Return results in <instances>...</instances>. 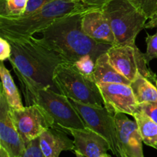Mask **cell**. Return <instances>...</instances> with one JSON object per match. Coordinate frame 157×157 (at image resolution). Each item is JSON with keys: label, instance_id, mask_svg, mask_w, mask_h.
Listing matches in <instances>:
<instances>
[{"label": "cell", "instance_id": "cell-1", "mask_svg": "<svg viewBox=\"0 0 157 157\" xmlns=\"http://www.w3.org/2000/svg\"><path fill=\"white\" fill-rule=\"evenodd\" d=\"M6 39L12 46L9 61L21 83L26 104L32 105L39 90H55L54 72L60 64L65 61L33 36Z\"/></svg>", "mask_w": 157, "mask_h": 157}, {"label": "cell", "instance_id": "cell-2", "mask_svg": "<svg viewBox=\"0 0 157 157\" xmlns=\"http://www.w3.org/2000/svg\"><path fill=\"white\" fill-rule=\"evenodd\" d=\"M88 11L90 10L67 15L57 20L41 32L42 37L38 39L58 53L67 63L74 64L85 55H90L96 61L112 45L98 42L82 30V17Z\"/></svg>", "mask_w": 157, "mask_h": 157}, {"label": "cell", "instance_id": "cell-3", "mask_svg": "<svg viewBox=\"0 0 157 157\" xmlns=\"http://www.w3.org/2000/svg\"><path fill=\"white\" fill-rule=\"evenodd\" d=\"M95 8L81 0H52L26 17L0 18V36L12 39L33 36L60 18Z\"/></svg>", "mask_w": 157, "mask_h": 157}, {"label": "cell", "instance_id": "cell-4", "mask_svg": "<svg viewBox=\"0 0 157 157\" xmlns=\"http://www.w3.org/2000/svg\"><path fill=\"white\" fill-rule=\"evenodd\" d=\"M118 45L136 44L148 18L129 0H112L102 7ZM115 44V45H116Z\"/></svg>", "mask_w": 157, "mask_h": 157}, {"label": "cell", "instance_id": "cell-5", "mask_svg": "<svg viewBox=\"0 0 157 157\" xmlns=\"http://www.w3.org/2000/svg\"><path fill=\"white\" fill-rule=\"evenodd\" d=\"M53 83L60 94L87 104H104L98 84L80 73L73 64L63 62L54 72Z\"/></svg>", "mask_w": 157, "mask_h": 157}, {"label": "cell", "instance_id": "cell-6", "mask_svg": "<svg viewBox=\"0 0 157 157\" xmlns=\"http://www.w3.org/2000/svg\"><path fill=\"white\" fill-rule=\"evenodd\" d=\"M42 107L55 121V127L67 130L69 128H84V122L70 99L52 88L42 89L37 94L33 104ZM67 132V131H66Z\"/></svg>", "mask_w": 157, "mask_h": 157}, {"label": "cell", "instance_id": "cell-7", "mask_svg": "<svg viewBox=\"0 0 157 157\" xmlns=\"http://www.w3.org/2000/svg\"><path fill=\"white\" fill-rule=\"evenodd\" d=\"M72 105L79 113L86 127L94 130L108 141L110 151L117 157H121L114 115L105 107L87 104L70 99Z\"/></svg>", "mask_w": 157, "mask_h": 157}, {"label": "cell", "instance_id": "cell-8", "mask_svg": "<svg viewBox=\"0 0 157 157\" xmlns=\"http://www.w3.org/2000/svg\"><path fill=\"white\" fill-rule=\"evenodd\" d=\"M107 54L113 67L130 82L140 74L156 85V75L148 67L145 55L136 44L112 45L107 51Z\"/></svg>", "mask_w": 157, "mask_h": 157}, {"label": "cell", "instance_id": "cell-9", "mask_svg": "<svg viewBox=\"0 0 157 157\" xmlns=\"http://www.w3.org/2000/svg\"><path fill=\"white\" fill-rule=\"evenodd\" d=\"M10 110L15 127L25 146L39 137L46 130L55 127L53 118L38 104H34L19 110Z\"/></svg>", "mask_w": 157, "mask_h": 157}, {"label": "cell", "instance_id": "cell-10", "mask_svg": "<svg viewBox=\"0 0 157 157\" xmlns=\"http://www.w3.org/2000/svg\"><path fill=\"white\" fill-rule=\"evenodd\" d=\"M104 107L113 115L124 113L133 116L138 110L131 87L121 83L98 84Z\"/></svg>", "mask_w": 157, "mask_h": 157}, {"label": "cell", "instance_id": "cell-11", "mask_svg": "<svg viewBox=\"0 0 157 157\" xmlns=\"http://www.w3.org/2000/svg\"><path fill=\"white\" fill-rule=\"evenodd\" d=\"M121 157H144L142 136L135 121L124 113L114 115Z\"/></svg>", "mask_w": 157, "mask_h": 157}, {"label": "cell", "instance_id": "cell-12", "mask_svg": "<svg viewBox=\"0 0 157 157\" xmlns=\"http://www.w3.org/2000/svg\"><path fill=\"white\" fill-rule=\"evenodd\" d=\"M0 147L10 157H21L26 146L18 133L11 114L10 107L2 93H0Z\"/></svg>", "mask_w": 157, "mask_h": 157}, {"label": "cell", "instance_id": "cell-13", "mask_svg": "<svg viewBox=\"0 0 157 157\" xmlns=\"http://www.w3.org/2000/svg\"><path fill=\"white\" fill-rule=\"evenodd\" d=\"M66 131L74 137V152H78L84 157H101L110 150L108 141L87 127L69 128Z\"/></svg>", "mask_w": 157, "mask_h": 157}, {"label": "cell", "instance_id": "cell-14", "mask_svg": "<svg viewBox=\"0 0 157 157\" xmlns=\"http://www.w3.org/2000/svg\"><path fill=\"white\" fill-rule=\"evenodd\" d=\"M81 27L84 33L99 43L116 44V39L110 22L102 8H95L82 17Z\"/></svg>", "mask_w": 157, "mask_h": 157}, {"label": "cell", "instance_id": "cell-15", "mask_svg": "<svg viewBox=\"0 0 157 157\" xmlns=\"http://www.w3.org/2000/svg\"><path fill=\"white\" fill-rule=\"evenodd\" d=\"M67 132L58 127H52L39 136L40 147L45 157H59L62 151L75 150V144L66 134Z\"/></svg>", "mask_w": 157, "mask_h": 157}, {"label": "cell", "instance_id": "cell-16", "mask_svg": "<svg viewBox=\"0 0 157 157\" xmlns=\"http://www.w3.org/2000/svg\"><path fill=\"white\" fill-rule=\"evenodd\" d=\"M94 82L98 84L121 83L130 84V81L121 75L111 64L107 52L101 55L96 61L94 74Z\"/></svg>", "mask_w": 157, "mask_h": 157}, {"label": "cell", "instance_id": "cell-17", "mask_svg": "<svg viewBox=\"0 0 157 157\" xmlns=\"http://www.w3.org/2000/svg\"><path fill=\"white\" fill-rule=\"evenodd\" d=\"M0 77L2 81L1 92L4 94L11 110H19L24 107L19 92L15 85L10 72L1 61Z\"/></svg>", "mask_w": 157, "mask_h": 157}, {"label": "cell", "instance_id": "cell-18", "mask_svg": "<svg viewBox=\"0 0 157 157\" xmlns=\"http://www.w3.org/2000/svg\"><path fill=\"white\" fill-rule=\"evenodd\" d=\"M130 86L138 104L143 103L157 102V87L147 78L137 75Z\"/></svg>", "mask_w": 157, "mask_h": 157}, {"label": "cell", "instance_id": "cell-19", "mask_svg": "<svg viewBox=\"0 0 157 157\" xmlns=\"http://www.w3.org/2000/svg\"><path fill=\"white\" fill-rule=\"evenodd\" d=\"M137 124L143 141L146 145L157 150V124L145 113L137 110L133 115Z\"/></svg>", "mask_w": 157, "mask_h": 157}, {"label": "cell", "instance_id": "cell-20", "mask_svg": "<svg viewBox=\"0 0 157 157\" xmlns=\"http://www.w3.org/2000/svg\"><path fill=\"white\" fill-rule=\"evenodd\" d=\"M29 0H0V18H18L23 15Z\"/></svg>", "mask_w": 157, "mask_h": 157}, {"label": "cell", "instance_id": "cell-21", "mask_svg": "<svg viewBox=\"0 0 157 157\" xmlns=\"http://www.w3.org/2000/svg\"><path fill=\"white\" fill-rule=\"evenodd\" d=\"M73 64L78 69L80 73L82 74L87 79L94 82V74L96 61L94 60V58L90 55L83 56L82 58L78 60Z\"/></svg>", "mask_w": 157, "mask_h": 157}, {"label": "cell", "instance_id": "cell-22", "mask_svg": "<svg viewBox=\"0 0 157 157\" xmlns=\"http://www.w3.org/2000/svg\"><path fill=\"white\" fill-rule=\"evenodd\" d=\"M148 19L157 14V0H129Z\"/></svg>", "mask_w": 157, "mask_h": 157}, {"label": "cell", "instance_id": "cell-23", "mask_svg": "<svg viewBox=\"0 0 157 157\" xmlns=\"http://www.w3.org/2000/svg\"><path fill=\"white\" fill-rule=\"evenodd\" d=\"M146 41L147 47L144 55L147 63L150 64L152 60L157 58V31L153 35H147Z\"/></svg>", "mask_w": 157, "mask_h": 157}, {"label": "cell", "instance_id": "cell-24", "mask_svg": "<svg viewBox=\"0 0 157 157\" xmlns=\"http://www.w3.org/2000/svg\"><path fill=\"white\" fill-rule=\"evenodd\" d=\"M21 157H45L40 147L39 137L31 141L26 146L25 150Z\"/></svg>", "mask_w": 157, "mask_h": 157}, {"label": "cell", "instance_id": "cell-25", "mask_svg": "<svg viewBox=\"0 0 157 157\" xmlns=\"http://www.w3.org/2000/svg\"><path fill=\"white\" fill-rule=\"evenodd\" d=\"M138 110L157 124V102L143 103L138 104Z\"/></svg>", "mask_w": 157, "mask_h": 157}, {"label": "cell", "instance_id": "cell-26", "mask_svg": "<svg viewBox=\"0 0 157 157\" xmlns=\"http://www.w3.org/2000/svg\"><path fill=\"white\" fill-rule=\"evenodd\" d=\"M52 1V0H29L25 12L21 17H26L28 15H30L31 14L34 13L37 10L41 9V7H43L44 5ZM21 17H20V18H21Z\"/></svg>", "mask_w": 157, "mask_h": 157}, {"label": "cell", "instance_id": "cell-27", "mask_svg": "<svg viewBox=\"0 0 157 157\" xmlns=\"http://www.w3.org/2000/svg\"><path fill=\"white\" fill-rule=\"evenodd\" d=\"M0 61L9 60L12 55V46L6 38L0 36Z\"/></svg>", "mask_w": 157, "mask_h": 157}, {"label": "cell", "instance_id": "cell-28", "mask_svg": "<svg viewBox=\"0 0 157 157\" xmlns=\"http://www.w3.org/2000/svg\"><path fill=\"white\" fill-rule=\"evenodd\" d=\"M82 2L87 5L88 6L97 8H102L108 2H110L112 0H81Z\"/></svg>", "mask_w": 157, "mask_h": 157}, {"label": "cell", "instance_id": "cell-29", "mask_svg": "<svg viewBox=\"0 0 157 157\" xmlns=\"http://www.w3.org/2000/svg\"><path fill=\"white\" fill-rule=\"evenodd\" d=\"M157 27V14L155 15L152 18H150L148 22L146 23V29H152V28Z\"/></svg>", "mask_w": 157, "mask_h": 157}, {"label": "cell", "instance_id": "cell-30", "mask_svg": "<svg viewBox=\"0 0 157 157\" xmlns=\"http://www.w3.org/2000/svg\"><path fill=\"white\" fill-rule=\"evenodd\" d=\"M0 157H10V156L5 149H3L2 147H0Z\"/></svg>", "mask_w": 157, "mask_h": 157}, {"label": "cell", "instance_id": "cell-31", "mask_svg": "<svg viewBox=\"0 0 157 157\" xmlns=\"http://www.w3.org/2000/svg\"><path fill=\"white\" fill-rule=\"evenodd\" d=\"M75 155H76V157H84L81 154H80L79 153H78V152H75Z\"/></svg>", "mask_w": 157, "mask_h": 157}, {"label": "cell", "instance_id": "cell-32", "mask_svg": "<svg viewBox=\"0 0 157 157\" xmlns=\"http://www.w3.org/2000/svg\"><path fill=\"white\" fill-rule=\"evenodd\" d=\"M101 157H111V156H109L108 154H107V153H106V154L103 155V156H101Z\"/></svg>", "mask_w": 157, "mask_h": 157}, {"label": "cell", "instance_id": "cell-33", "mask_svg": "<svg viewBox=\"0 0 157 157\" xmlns=\"http://www.w3.org/2000/svg\"><path fill=\"white\" fill-rule=\"evenodd\" d=\"M156 87H157V81H156Z\"/></svg>", "mask_w": 157, "mask_h": 157}]
</instances>
